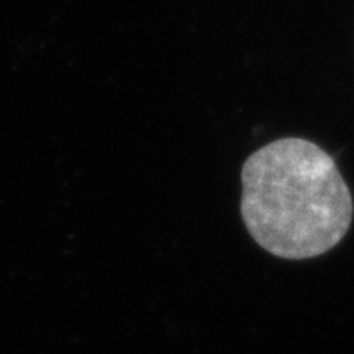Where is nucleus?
Instances as JSON below:
<instances>
[{
  "label": "nucleus",
  "instance_id": "nucleus-1",
  "mask_svg": "<svg viewBox=\"0 0 354 354\" xmlns=\"http://www.w3.org/2000/svg\"><path fill=\"white\" fill-rule=\"evenodd\" d=\"M241 215L262 250L286 261L315 259L340 244L353 196L336 161L317 143L282 138L244 161Z\"/></svg>",
  "mask_w": 354,
  "mask_h": 354
}]
</instances>
